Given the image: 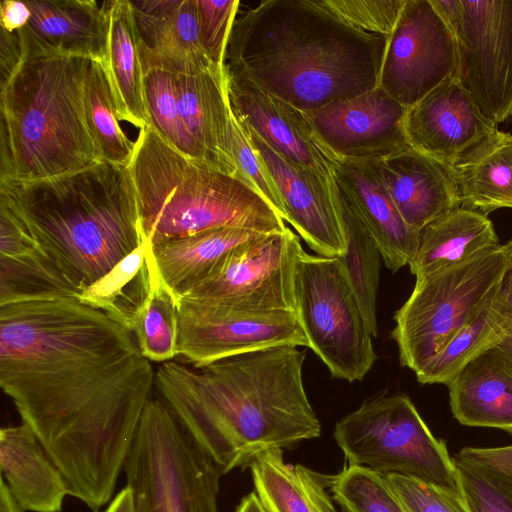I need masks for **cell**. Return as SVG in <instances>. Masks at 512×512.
Instances as JSON below:
<instances>
[{"mask_svg": "<svg viewBox=\"0 0 512 512\" xmlns=\"http://www.w3.org/2000/svg\"><path fill=\"white\" fill-rule=\"evenodd\" d=\"M501 245L486 214L458 206L422 228L417 251L408 266L418 279L468 262Z\"/></svg>", "mask_w": 512, "mask_h": 512, "instance_id": "27", "label": "cell"}, {"mask_svg": "<svg viewBox=\"0 0 512 512\" xmlns=\"http://www.w3.org/2000/svg\"><path fill=\"white\" fill-rule=\"evenodd\" d=\"M0 512H24L2 479L0 484Z\"/></svg>", "mask_w": 512, "mask_h": 512, "instance_id": "49", "label": "cell"}, {"mask_svg": "<svg viewBox=\"0 0 512 512\" xmlns=\"http://www.w3.org/2000/svg\"><path fill=\"white\" fill-rule=\"evenodd\" d=\"M242 124L277 187L283 220L320 256L343 255L346 240L333 175L291 164Z\"/></svg>", "mask_w": 512, "mask_h": 512, "instance_id": "16", "label": "cell"}, {"mask_svg": "<svg viewBox=\"0 0 512 512\" xmlns=\"http://www.w3.org/2000/svg\"><path fill=\"white\" fill-rule=\"evenodd\" d=\"M76 296L18 214L0 197V306Z\"/></svg>", "mask_w": 512, "mask_h": 512, "instance_id": "22", "label": "cell"}, {"mask_svg": "<svg viewBox=\"0 0 512 512\" xmlns=\"http://www.w3.org/2000/svg\"><path fill=\"white\" fill-rule=\"evenodd\" d=\"M386 478L407 512H468L461 494L410 476Z\"/></svg>", "mask_w": 512, "mask_h": 512, "instance_id": "43", "label": "cell"}, {"mask_svg": "<svg viewBox=\"0 0 512 512\" xmlns=\"http://www.w3.org/2000/svg\"><path fill=\"white\" fill-rule=\"evenodd\" d=\"M1 479L25 512H60L69 485L24 423L0 430Z\"/></svg>", "mask_w": 512, "mask_h": 512, "instance_id": "25", "label": "cell"}, {"mask_svg": "<svg viewBox=\"0 0 512 512\" xmlns=\"http://www.w3.org/2000/svg\"><path fill=\"white\" fill-rule=\"evenodd\" d=\"M0 197L77 295L145 241L127 166L100 161L54 177L0 182Z\"/></svg>", "mask_w": 512, "mask_h": 512, "instance_id": "4", "label": "cell"}, {"mask_svg": "<svg viewBox=\"0 0 512 512\" xmlns=\"http://www.w3.org/2000/svg\"><path fill=\"white\" fill-rule=\"evenodd\" d=\"M239 5L238 0H197L200 42L207 56L219 67H224Z\"/></svg>", "mask_w": 512, "mask_h": 512, "instance_id": "42", "label": "cell"}, {"mask_svg": "<svg viewBox=\"0 0 512 512\" xmlns=\"http://www.w3.org/2000/svg\"><path fill=\"white\" fill-rule=\"evenodd\" d=\"M157 275L152 245L144 241L76 298L132 331Z\"/></svg>", "mask_w": 512, "mask_h": 512, "instance_id": "32", "label": "cell"}, {"mask_svg": "<svg viewBox=\"0 0 512 512\" xmlns=\"http://www.w3.org/2000/svg\"><path fill=\"white\" fill-rule=\"evenodd\" d=\"M31 18V10L26 1L3 0L0 5L1 28L16 32L24 28Z\"/></svg>", "mask_w": 512, "mask_h": 512, "instance_id": "46", "label": "cell"}, {"mask_svg": "<svg viewBox=\"0 0 512 512\" xmlns=\"http://www.w3.org/2000/svg\"><path fill=\"white\" fill-rule=\"evenodd\" d=\"M338 201L345 232L346 250L337 258L358 298L370 330L376 337L378 334L376 298L380 265L383 259L368 231L339 194Z\"/></svg>", "mask_w": 512, "mask_h": 512, "instance_id": "34", "label": "cell"}, {"mask_svg": "<svg viewBox=\"0 0 512 512\" xmlns=\"http://www.w3.org/2000/svg\"><path fill=\"white\" fill-rule=\"evenodd\" d=\"M234 512H266L255 492L244 496Z\"/></svg>", "mask_w": 512, "mask_h": 512, "instance_id": "50", "label": "cell"}, {"mask_svg": "<svg viewBox=\"0 0 512 512\" xmlns=\"http://www.w3.org/2000/svg\"><path fill=\"white\" fill-rule=\"evenodd\" d=\"M86 111L100 161L128 166L135 147L122 130L102 60L92 59L86 85Z\"/></svg>", "mask_w": 512, "mask_h": 512, "instance_id": "35", "label": "cell"}, {"mask_svg": "<svg viewBox=\"0 0 512 512\" xmlns=\"http://www.w3.org/2000/svg\"><path fill=\"white\" fill-rule=\"evenodd\" d=\"M495 302L502 316L512 323V267L509 266L503 277Z\"/></svg>", "mask_w": 512, "mask_h": 512, "instance_id": "47", "label": "cell"}, {"mask_svg": "<svg viewBox=\"0 0 512 512\" xmlns=\"http://www.w3.org/2000/svg\"><path fill=\"white\" fill-rule=\"evenodd\" d=\"M496 129L454 77L409 107L405 117L410 146L445 167Z\"/></svg>", "mask_w": 512, "mask_h": 512, "instance_id": "17", "label": "cell"}, {"mask_svg": "<svg viewBox=\"0 0 512 512\" xmlns=\"http://www.w3.org/2000/svg\"><path fill=\"white\" fill-rule=\"evenodd\" d=\"M144 89L149 117L148 127L175 150L207 166L181 115L176 74L151 69L145 72Z\"/></svg>", "mask_w": 512, "mask_h": 512, "instance_id": "37", "label": "cell"}, {"mask_svg": "<svg viewBox=\"0 0 512 512\" xmlns=\"http://www.w3.org/2000/svg\"><path fill=\"white\" fill-rule=\"evenodd\" d=\"M389 194L406 224L420 232L429 222L458 207L448 168L410 148L375 160Z\"/></svg>", "mask_w": 512, "mask_h": 512, "instance_id": "24", "label": "cell"}, {"mask_svg": "<svg viewBox=\"0 0 512 512\" xmlns=\"http://www.w3.org/2000/svg\"><path fill=\"white\" fill-rule=\"evenodd\" d=\"M334 438L348 465L414 477L460 494L445 440L433 435L406 395L364 402L336 424Z\"/></svg>", "mask_w": 512, "mask_h": 512, "instance_id": "9", "label": "cell"}, {"mask_svg": "<svg viewBox=\"0 0 512 512\" xmlns=\"http://www.w3.org/2000/svg\"><path fill=\"white\" fill-rule=\"evenodd\" d=\"M492 349L512 363V325Z\"/></svg>", "mask_w": 512, "mask_h": 512, "instance_id": "51", "label": "cell"}, {"mask_svg": "<svg viewBox=\"0 0 512 512\" xmlns=\"http://www.w3.org/2000/svg\"><path fill=\"white\" fill-rule=\"evenodd\" d=\"M294 312L309 348L332 377L348 382L365 377L376 360L374 336L337 257L303 252L295 272Z\"/></svg>", "mask_w": 512, "mask_h": 512, "instance_id": "10", "label": "cell"}, {"mask_svg": "<svg viewBox=\"0 0 512 512\" xmlns=\"http://www.w3.org/2000/svg\"><path fill=\"white\" fill-rule=\"evenodd\" d=\"M457 458L512 478V445L500 447H463Z\"/></svg>", "mask_w": 512, "mask_h": 512, "instance_id": "44", "label": "cell"}, {"mask_svg": "<svg viewBox=\"0 0 512 512\" xmlns=\"http://www.w3.org/2000/svg\"><path fill=\"white\" fill-rule=\"evenodd\" d=\"M456 45L454 79L494 125L512 118V0H431Z\"/></svg>", "mask_w": 512, "mask_h": 512, "instance_id": "11", "label": "cell"}, {"mask_svg": "<svg viewBox=\"0 0 512 512\" xmlns=\"http://www.w3.org/2000/svg\"><path fill=\"white\" fill-rule=\"evenodd\" d=\"M342 512H345V511H342Z\"/></svg>", "mask_w": 512, "mask_h": 512, "instance_id": "53", "label": "cell"}, {"mask_svg": "<svg viewBox=\"0 0 512 512\" xmlns=\"http://www.w3.org/2000/svg\"><path fill=\"white\" fill-rule=\"evenodd\" d=\"M408 108L379 86L303 112L316 138L336 161L379 160L412 148Z\"/></svg>", "mask_w": 512, "mask_h": 512, "instance_id": "15", "label": "cell"}, {"mask_svg": "<svg viewBox=\"0 0 512 512\" xmlns=\"http://www.w3.org/2000/svg\"><path fill=\"white\" fill-rule=\"evenodd\" d=\"M132 332L141 352L151 362L160 364L179 355L178 300L159 273Z\"/></svg>", "mask_w": 512, "mask_h": 512, "instance_id": "36", "label": "cell"}, {"mask_svg": "<svg viewBox=\"0 0 512 512\" xmlns=\"http://www.w3.org/2000/svg\"><path fill=\"white\" fill-rule=\"evenodd\" d=\"M21 54L0 86V182L44 179L100 162L86 111L92 59Z\"/></svg>", "mask_w": 512, "mask_h": 512, "instance_id": "5", "label": "cell"}, {"mask_svg": "<svg viewBox=\"0 0 512 512\" xmlns=\"http://www.w3.org/2000/svg\"><path fill=\"white\" fill-rule=\"evenodd\" d=\"M107 53L103 61L118 117L139 130L149 125L144 69L130 0L106 1Z\"/></svg>", "mask_w": 512, "mask_h": 512, "instance_id": "28", "label": "cell"}, {"mask_svg": "<svg viewBox=\"0 0 512 512\" xmlns=\"http://www.w3.org/2000/svg\"><path fill=\"white\" fill-rule=\"evenodd\" d=\"M447 168L459 206L486 215L512 208V134L496 129Z\"/></svg>", "mask_w": 512, "mask_h": 512, "instance_id": "29", "label": "cell"}, {"mask_svg": "<svg viewBox=\"0 0 512 512\" xmlns=\"http://www.w3.org/2000/svg\"><path fill=\"white\" fill-rule=\"evenodd\" d=\"M447 386L452 414L460 424L512 434V363L506 358L490 349Z\"/></svg>", "mask_w": 512, "mask_h": 512, "instance_id": "26", "label": "cell"}, {"mask_svg": "<svg viewBox=\"0 0 512 512\" xmlns=\"http://www.w3.org/2000/svg\"><path fill=\"white\" fill-rule=\"evenodd\" d=\"M453 462L468 512H512V478L456 456Z\"/></svg>", "mask_w": 512, "mask_h": 512, "instance_id": "39", "label": "cell"}, {"mask_svg": "<svg viewBox=\"0 0 512 512\" xmlns=\"http://www.w3.org/2000/svg\"><path fill=\"white\" fill-rule=\"evenodd\" d=\"M231 131L233 156L238 169V177L258 191L283 219L282 202L270 172L253 146L246 127L233 112Z\"/></svg>", "mask_w": 512, "mask_h": 512, "instance_id": "41", "label": "cell"}, {"mask_svg": "<svg viewBox=\"0 0 512 512\" xmlns=\"http://www.w3.org/2000/svg\"><path fill=\"white\" fill-rule=\"evenodd\" d=\"M144 73L197 74L217 66L200 42L197 0L131 1Z\"/></svg>", "mask_w": 512, "mask_h": 512, "instance_id": "20", "label": "cell"}, {"mask_svg": "<svg viewBox=\"0 0 512 512\" xmlns=\"http://www.w3.org/2000/svg\"><path fill=\"white\" fill-rule=\"evenodd\" d=\"M333 179L338 194L378 246L392 272L409 265L419 241L394 204L375 160L337 161Z\"/></svg>", "mask_w": 512, "mask_h": 512, "instance_id": "19", "label": "cell"}, {"mask_svg": "<svg viewBox=\"0 0 512 512\" xmlns=\"http://www.w3.org/2000/svg\"><path fill=\"white\" fill-rule=\"evenodd\" d=\"M407 0H317V3L362 31L389 36Z\"/></svg>", "mask_w": 512, "mask_h": 512, "instance_id": "40", "label": "cell"}, {"mask_svg": "<svg viewBox=\"0 0 512 512\" xmlns=\"http://www.w3.org/2000/svg\"><path fill=\"white\" fill-rule=\"evenodd\" d=\"M264 233L223 227L152 245L158 273L176 298L204 280L236 247Z\"/></svg>", "mask_w": 512, "mask_h": 512, "instance_id": "30", "label": "cell"}, {"mask_svg": "<svg viewBox=\"0 0 512 512\" xmlns=\"http://www.w3.org/2000/svg\"><path fill=\"white\" fill-rule=\"evenodd\" d=\"M511 325L494 299L416 375L417 380L447 385L470 361L492 349Z\"/></svg>", "mask_w": 512, "mask_h": 512, "instance_id": "33", "label": "cell"}, {"mask_svg": "<svg viewBox=\"0 0 512 512\" xmlns=\"http://www.w3.org/2000/svg\"><path fill=\"white\" fill-rule=\"evenodd\" d=\"M510 264L503 244L468 262L416 279L394 315L391 336L415 375L496 297Z\"/></svg>", "mask_w": 512, "mask_h": 512, "instance_id": "8", "label": "cell"}, {"mask_svg": "<svg viewBox=\"0 0 512 512\" xmlns=\"http://www.w3.org/2000/svg\"><path fill=\"white\" fill-rule=\"evenodd\" d=\"M450 27L431 0H407L388 36L378 86L409 108L456 70Z\"/></svg>", "mask_w": 512, "mask_h": 512, "instance_id": "14", "label": "cell"}, {"mask_svg": "<svg viewBox=\"0 0 512 512\" xmlns=\"http://www.w3.org/2000/svg\"><path fill=\"white\" fill-rule=\"evenodd\" d=\"M387 40L317 0H267L236 17L224 68L309 112L377 87Z\"/></svg>", "mask_w": 512, "mask_h": 512, "instance_id": "3", "label": "cell"}, {"mask_svg": "<svg viewBox=\"0 0 512 512\" xmlns=\"http://www.w3.org/2000/svg\"><path fill=\"white\" fill-rule=\"evenodd\" d=\"M123 471L135 512H219L221 469L161 398L148 401Z\"/></svg>", "mask_w": 512, "mask_h": 512, "instance_id": "7", "label": "cell"}, {"mask_svg": "<svg viewBox=\"0 0 512 512\" xmlns=\"http://www.w3.org/2000/svg\"><path fill=\"white\" fill-rule=\"evenodd\" d=\"M127 168L142 236L151 245L214 228L264 234L287 228L272 205L245 181L195 162L150 127L140 129Z\"/></svg>", "mask_w": 512, "mask_h": 512, "instance_id": "6", "label": "cell"}, {"mask_svg": "<svg viewBox=\"0 0 512 512\" xmlns=\"http://www.w3.org/2000/svg\"><path fill=\"white\" fill-rule=\"evenodd\" d=\"M178 351L195 368L277 346L308 347L294 311L248 310L178 298Z\"/></svg>", "mask_w": 512, "mask_h": 512, "instance_id": "13", "label": "cell"}, {"mask_svg": "<svg viewBox=\"0 0 512 512\" xmlns=\"http://www.w3.org/2000/svg\"><path fill=\"white\" fill-rule=\"evenodd\" d=\"M303 252L299 236L288 227L261 235L232 250L179 298L248 310L294 311L295 272Z\"/></svg>", "mask_w": 512, "mask_h": 512, "instance_id": "12", "label": "cell"}, {"mask_svg": "<svg viewBox=\"0 0 512 512\" xmlns=\"http://www.w3.org/2000/svg\"><path fill=\"white\" fill-rule=\"evenodd\" d=\"M28 24L16 31L21 51L105 60L108 17L94 0H26Z\"/></svg>", "mask_w": 512, "mask_h": 512, "instance_id": "21", "label": "cell"}, {"mask_svg": "<svg viewBox=\"0 0 512 512\" xmlns=\"http://www.w3.org/2000/svg\"><path fill=\"white\" fill-rule=\"evenodd\" d=\"M134 333L76 297L0 306V384L64 475L106 505L155 387Z\"/></svg>", "mask_w": 512, "mask_h": 512, "instance_id": "1", "label": "cell"}, {"mask_svg": "<svg viewBox=\"0 0 512 512\" xmlns=\"http://www.w3.org/2000/svg\"><path fill=\"white\" fill-rule=\"evenodd\" d=\"M176 89L181 115L204 163L238 177L225 68L176 74Z\"/></svg>", "mask_w": 512, "mask_h": 512, "instance_id": "23", "label": "cell"}, {"mask_svg": "<svg viewBox=\"0 0 512 512\" xmlns=\"http://www.w3.org/2000/svg\"><path fill=\"white\" fill-rule=\"evenodd\" d=\"M249 467L266 512H338L327 491L330 477L286 463L282 449L258 455Z\"/></svg>", "mask_w": 512, "mask_h": 512, "instance_id": "31", "label": "cell"}, {"mask_svg": "<svg viewBox=\"0 0 512 512\" xmlns=\"http://www.w3.org/2000/svg\"><path fill=\"white\" fill-rule=\"evenodd\" d=\"M329 488L345 512H407L386 476L368 467L345 466L330 477Z\"/></svg>", "mask_w": 512, "mask_h": 512, "instance_id": "38", "label": "cell"}, {"mask_svg": "<svg viewBox=\"0 0 512 512\" xmlns=\"http://www.w3.org/2000/svg\"><path fill=\"white\" fill-rule=\"evenodd\" d=\"M234 115L293 165L333 175L337 161L321 145L304 113L225 70Z\"/></svg>", "mask_w": 512, "mask_h": 512, "instance_id": "18", "label": "cell"}, {"mask_svg": "<svg viewBox=\"0 0 512 512\" xmlns=\"http://www.w3.org/2000/svg\"><path fill=\"white\" fill-rule=\"evenodd\" d=\"M503 246H504L509 264L512 267V237L506 244H503Z\"/></svg>", "mask_w": 512, "mask_h": 512, "instance_id": "52", "label": "cell"}, {"mask_svg": "<svg viewBox=\"0 0 512 512\" xmlns=\"http://www.w3.org/2000/svg\"><path fill=\"white\" fill-rule=\"evenodd\" d=\"M103 512H135L132 490L125 486Z\"/></svg>", "mask_w": 512, "mask_h": 512, "instance_id": "48", "label": "cell"}, {"mask_svg": "<svg viewBox=\"0 0 512 512\" xmlns=\"http://www.w3.org/2000/svg\"><path fill=\"white\" fill-rule=\"evenodd\" d=\"M305 351L277 346L195 368H156L155 388L192 440L223 474L260 454L321 434L303 383Z\"/></svg>", "mask_w": 512, "mask_h": 512, "instance_id": "2", "label": "cell"}, {"mask_svg": "<svg viewBox=\"0 0 512 512\" xmlns=\"http://www.w3.org/2000/svg\"><path fill=\"white\" fill-rule=\"evenodd\" d=\"M22 60L21 47L17 32H8L1 28L0 33V86L12 76Z\"/></svg>", "mask_w": 512, "mask_h": 512, "instance_id": "45", "label": "cell"}]
</instances>
